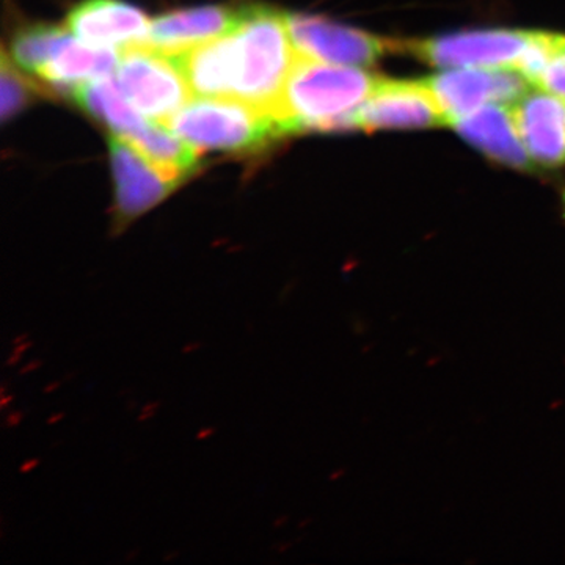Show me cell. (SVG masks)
<instances>
[{
    "instance_id": "3",
    "label": "cell",
    "mask_w": 565,
    "mask_h": 565,
    "mask_svg": "<svg viewBox=\"0 0 565 565\" xmlns=\"http://www.w3.org/2000/svg\"><path fill=\"white\" fill-rule=\"evenodd\" d=\"M232 33L237 70L234 98L273 114L297 58L286 14L247 7Z\"/></svg>"
},
{
    "instance_id": "13",
    "label": "cell",
    "mask_w": 565,
    "mask_h": 565,
    "mask_svg": "<svg viewBox=\"0 0 565 565\" xmlns=\"http://www.w3.org/2000/svg\"><path fill=\"white\" fill-rule=\"evenodd\" d=\"M241 10L225 7H199L162 14L150 22L148 46L167 55H178L230 33L239 21Z\"/></svg>"
},
{
    "instance_id": "18",
    "label": "cell",
    "mask_w": 565,
    "mask_h": 565,
    "mask_svg": "<svg viewBox=\"0 0 565 565\" xmlns=\"http://www.w3.org/2000/svg\"><path fill=\"white\" fill-rule=\"evenodd\" d=\"M534 85L556 93L565 99V35L553 33L544 65Z\"/></svg>"
},
{
    "instance_id": "17",
    "label": "cell",
    "mask_w": 565,
    "mask_h": 565,
    "mask_svg": "<svg viewBox=\"0 0 565 565\" xmlns=\"http://www.w3.org/2000/svg\"><path fill=\"white\" fill-rule=\"evenodd\" d=\"M66 33L51 25H32L22 29L11 41V57L20 68L33 76H40L41 70L50 62L52 52Z\"/></svg>"
},
{
    "instance_id": "15",
    "label": "cell",
    "mask_w": 565,
    "mask_h": 565,
    "mask_svg": "<svg viewBox=\"0 0 565 565\" xmlns=\"http://www.w3.org/2000/svg\"><path fill=\"white\" fill-rule=\"evenodd\" d=\"M68 95L81 109L109 126L118 136H129L147 121L131 103L126 102L128 98L120 88L107 77L82 82Z\"/></svg>"
},
{
    "instance_id": "16",
    "label": "cell",
    "mask_w": 565,
    "mask_h": 565,
    "mask_svg": "<svg viewBox=\"0 0 565 565\" xmlns=\"http://www.w3.org/2000/svg\"><path fill=\"white\" fill-rule=\"evenodd\" d=\"M125 139L141 154L147 156L151 162L161 167L163 172L173 174L180 180H184L199 162V150L161 122L145 121Z\"/></svg>"
},
{
    "instance_id": "10",
    "label": "cell",
    "mask_w": 565,
    "mask_h": 565,
    "mask_svg": "<svg viewBox=\"0 0 565 565\" xmlns=\"http://www.w3.org/2000/svg\"><path fill=\"white\" fill-rule=\"evenodd\" d=\"M509 107L535 169L553 170L565 166V99L544 87L531 85Z\"/></svg>"
},
{
    "instance_id": "7",
    "label": "cell",
    "mask_w": 565,
    "mask_h": 565,
    "mask_svg": "<svg viewBox=\"0 0 565 565\" xmlns=\"http://www.w3.org/2000/svg\"><path fill=\"white\" fill-rule=\"evenodd\" d=\"M286 24L297 54L313 61L367 68L394 51V40L345 28L321 17L286 14Z\"/></svg>"
},
{
    "instance_id": "6",
    "label": "cell",
    "mask_w": 565,
    "mask_h": 565,
    "mask_svg": "<svg viewBox=\"0 0 565 565\" xmlns=\"http://www.w3.org/2000/svg\"><path fill=\"white\" fill-rule=\"evenodd\" d=\"M109 151L115 182L111 233L120 234L162 203L182 180L163 172L118 134L110 136Z\"/></svg>"
},
{
    "instance_id": "20",
    "label": "cell",
    "mask_w": 565,
    "mask_h": 565,
    "mask_svg": "<svg viewBox=\"0 0 565 565\" xmlns=\"http://www.w3.org/2000/svg\"><path fill=\"white\" fill-rule=\"evenodd\" d=\"M564 215H565V193H564Z\"/></svg>"
},
{
    "instance_id": "14",
    "label": "cell",
    "mask_w": 565,
    "mask_h": 565,
    "mask_svg": "<svg viewBox=\"0 0 565 565\" xmlns=\"http://www.w3.org/2000/svg\"><path fill=\"white\" fill-rule=\"evenodd\" d=\"M120 54L111 47H96L63 36L52 52L50 62L41 70V79L50 82L55 88L71 92L82 82L103 79L117 70Z\"/></svg>"
},
{
    "instance_id": "5",
    "label": "cell",
    "mask_w": 565,
    "mask_h": 565,
    "mask_svg": "<svg viewBox=\"0 0 565 565\" xmlns=\"http://www.w3.org/2000/svg\"><path fill=\"white\" fill-rule=\"evenodd\" d=\"M122 95L143 117L166 122L191 99L192 90L172 55L147 43L122 47L117 66Z\"/></svg>"
},
{
    "instance_id": "1",
    "label": "cell",
    "mask_w": 565,
    "mask_h": 565,
    "mask_svg": "<svg viewBox=\"0 0 565 565\" xmlns=\"http://www.w3.org/2000/svg\"><path fill=\"white\" fill-rule=\"evenodd\" d=\"M381 77L356 66L334 65L297 54L273 111L282 136L356 129L355 117Z\"/></svg>"
},
{
    "instance_id": "2",
    "label": "cell",
    "mask_w": 565,
    "mask_h": 565,
    "mask_svg": "<svg viewBox=\"0 0 565 565\" xmlns=\"http://www.w3.org/2000/svg\"><path fill=\"white\" fill-rule=\"evenodd\" d=\"M553 32L523 29H478L433 36L394 40V51L437 68L514 70L533 82L545 61Z\"/></svg>"
},
{
    "instance_id": "4",
    "label": "cell",
    "mask_w": 565,
    "mask_h": 565,
    "mask_svg": "<svg viewBox=\"0 0 565 565\" xmlns=\"http://www.w3.org/2000/svg\"><path fill=\"white\" fill-rule=\"evenodd\" d=\"M163 126L199 151L250 152L282 137L270 111L232 96L189 99Z\"/></svg>"
},
{
    "instance_id": "12",
    "label": "cell",
    "mask_w": 565,
    "mask_h": 565,
    "mask_svg": "<svg viewBox=\"0 0 565 565\" xmlns=\"http://www.w3.org/2000/svg\"><path fill=\"white\" fill-rule=\"evenodd\" d=\"M451 128L490 161L520 172H533L535 169L516 131L511 107L505 104H489L471 111L452 122Z\"/></svg>"
},
{
    "instance_id": "11",
    "label": "cell",
    "mask_w": 565,
    "mask_h": 565,
    "mask_svg": "<svg viewBox=\"0 0 565 565\" xmlns=\"http://www.w3.org/2000/svg\"><path fill=\"white\" fill-rule=\"evenodd\" d=\"M66 28L82 43L122 50L147 40L150 21L121 0H84L70 11Z\"/></svg>"
},
{
    "instance_id": "19",
    "label": "cell",
    "mask_w": 565,
    "mask_h": 565,
    "mask_svg": "<svg viewBox=\"0 0 565 565\" xmlns=\"http://www.w3.org/2000/svg\"><path fill=\"white\" fill-rule=\"evenodd\" d=\"M31 99V88L20 74L14 73L7 58L2 61V117L9 120L18 111L24 109L25 104Z\"/></svg>"
},
{
    "instance_id": "9",
    "label": "cell",
    "mask_w": 565,
    "mask_h": 565,
    "mask_svg": "<svg viewBox=\"0 0 565 565\" xmlns=\"http://www.w3.org/2000/svg\"><path fill=\"white\" fill-rule=\"evenodd\" d=\"M426 82L448 126L489 104L511 106L533 85L519 71L490 68H448Z\"/></svg>"
},
{
    "instance_id": "8",
    "label": "cell",
    "mask_w": 565,
    "mask_h": 565,
    "mask_svg": "<svg viewBox=\"0 0 565 565\" xmlns=\"http://www.w3.org/2000/svg\"><path fill=\"white\" fill-rule=\"evenodd\" d=\"M441 126H448V120L426 79L381 77L355 117V128L363 131L429 129Z\"/></svg>"
}]
</instances>
